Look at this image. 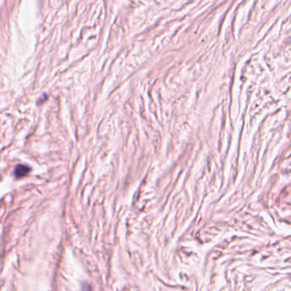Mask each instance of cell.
<instances>
[{
	"label": "cell",
	"instance_id": "obj_1",
	"mask_svg": "<svg viewBox=\"0 0 291 291\" xmlns=\"http://www.w3.org/2000/svg\"><path fill=\"white\" fill-rule=\"evenodd\" d=\"M29 170H30V168L26 166V165H22V164L18 165L15 167V176L17 177V178L25 176V175H27V173H29Z\"/></svg>",
	"mask_w": 291,
	"mask_h": 291
}]
</instances>
